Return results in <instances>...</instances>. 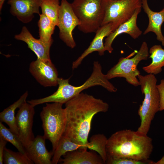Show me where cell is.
<instances>
[{"mask_svg":"<svg viewBox=\"0 0 164 164\" xmlns=\"http://www.w3.org/2000/svg\"><path fill=\"white\" fill-rule=\"evenodd\" d=\"M65 104L67 123L64 135L75 143L87 144L93 117L98 113L107 112L109 104L82 92Z\"/></svg>","mask_w":164,"mask_h":164,"instance_id":"6da1fadb","label":"cell"},{"mask_svg":"<svg viewBox=\"0 0 164 164\" xmlns=\"http://www.w3.org/2000/svg\"><path fill=\"white\" fill-rule=\"evenodd\" d=\"M153 148L152 139L147 135L125 129L115 132L108 139L106 149L107 158L145 161L149 159Z\"/></svg>","mask_w":164,"mask_h":164,"instance_id":"7a4b0ae2","label":"cell"},{"mask_svg":"<svg viewBox=\"0 0 164 164\" xmlns=\"http://www.w3.org/2000/svg\"><path fill=\"white\" fill-rule=\"evenodd\" d=\"M58 85L57 90L54 93L43 98L32 100V104L36 106L51 102L65 104L83 90L96 86H102L110 92L117 91V89L107 79L106 74L103 73L101 65L97 61L94 62L92 72L83 84L78 86H73L69 83V79L59 78Z\"/></svg>","mask_w":164,"mask_h":164,"instance_id":"3957f363","label":"cell"},{"mask_svg":"<svg viewBox=\"0 0 164 164\" xmlns=\"http://www.w3.org/2000/svg\"><path fill=\"white\" fill-rule=\"evenodd\" d=\"M144 98L138 111L141 120L140 125L137 131L144 135H147L151 122L156 113L159 111V94L157 87V79L152 74L137 77Z\"/></svg>","mask_w":164,"mask_h":164,"instance_id":"277c9868","label":"cell"},{"mask_svg":"<svg viewBox=\"0 0 164 164\" xmlns=\"http://www.w3.org/2000/svg\"><path fill=\"white\" fill-rule=\"evenodd\" d=\"M63 105L56 102L46 103L40 114L43 135L51 142L53 152L64 135L67 125V117Z\"/></svg>","mask_w":164,"mask_h":164,"instance_id":"5b68a950","label":"cell"},{"mask_svg":"<svg viewBox=\"0 0 164 164\" xmlns=\"http://www.w3.org/2000/svg\"><path fill=\"white\" fill-rule=\"evenodd\" d=\"M149 55L148 44L144 41L138 52L135 51L126 57L120 58L117 63L106 74L107 78L109 80L115 77H123L130 84L135 87L140 85L137 77L140 72L137 66L141 61L147 60Z\"/></svg>","mask_w":164,"mask_h":164,"instance_id":"8992f818","label":"cell"},{"mask_svg":"<svg viewBox=\"0 0 164 164\" xmlns=\"http://www.w3.org/2000/svg\"><path fill=\"white\" fill-rule=\"evenodd\" d=\"M102 0H73V10L80 20L78 29L84 33H95L101 26L104 13Z\"/></svg>","mask_w":164,"mask_h":164,"instance_id":"52a82bcc","label":"cell"},{"mask_svg":"<svg viewBox=\"0 0 164 164\" xmlns=\"http://www.w3.org/2000/svg\"><path fill=\"white\" fill-rule=\"evenodd\" d=\"M101 6L104 13L101 26L111 23L113 32L142 8V0H102Z\"/></svg>","mask_w":164,"mask_h":164,"instance_id":"ba28073f","label":"cell"},{"mask_svg":"<svg viewBox=\"0 0 164 164\" xmlns=\"http://www.w3.org/2000/svg\"><path fill=\"white\" fill-rule=\"evenodd\" d=\"M80 24V20L74 12L71 3L67 0H61L57 26L59 29V37L67 46L72 49L76 46L73 31Z\"/></svg>","mask_w":164,"mask_h":164,"instance_id":"9c48e42d","label":"cell"},{"mask_svg":"<svg viewBox=\"0 0 164 164\" xmlns=\"http://www.w3.org/2000/svg\"><path fill=\"white\" fill-rule=\"evenodd\" d=\"M19 108L15 124L19 136L26 149L35 138L32 130L35 110L34 107L26 102Z\"/></svg>","mask_w":164,"mask_h":164,"instance_id":"30bf717a","label":"cell"},{"mask_svg":"<svg viewBox=\"0 0 164 164\" xmlns=\"http://www.w3.org/2000/svg\"><path fill=\"white\" fill-rule=\"evenodd\" d=\"M29 71L40 85L45 87L58 85V73L51 60L37 58L30 63Z\"/></svg>","mask_w":164,"mask_h":164,"instance_id":"8fae6325","label":"cell"},{"mask_svg":"<svg viewBox=\"0 0 164 164\" xmlns=\"http://www.w3.org/2000/svg\"><path fill=\"white\" fill-rule=\"evenodd\" d=\"M43 0H8L10 5L11 13L22 22L27 23L31 21L34 14L39 15V8Z\"/></svg>","mask_w":164,"mask_h":164,"instance_id":"7c38bea8","label":"cell"},{"mask_svg":"<svg viewBox=\"0 0 164 164\" xmlns=\"http://www.w3.org/2000/svg\"><path fill=\"white\" fill-rule=\"evenodd\" d=\"M141 11V8L137 9L129 19L121 24L106 37L104 43L106 51L110 53H112L113 50L112 46L113 42L115 39L121 34L127 33L134 39L138 38L141 35L142 32L137 24L138 16Z\"/></svg>","mask_w":164,"mask_h":164,"instance_id":"4fadbf2b","label":"cell"},{"mask_svg":"<svg viewBox=\"0 0 164 164\" xmlns=\"http://www.w3.org/2000/svg\"><path fill=\"white\" fill-rule=\"evenodd\" d=\"M112 32V24L108 23L101 26L95 32V35L90 43L89 47L81 55L73 62L72 68H77L80 64L83 59L89 54L95 51H97L100 56L104 54L106 51L103 43V40Z\"/></svg>","mask_w":164,"mask_h":164,"instance_id":"5bb4252c","label":"cell"},{"mask_svg":"<svg viewBox=\"0 0 164 164\" xmlns=\"http://www.w3.org/2000/svg\"><path fill=\"white\" fill-rule=\"evenodd\" d=\"M82 148L67 152L59 162L62 164H103V159L96 151Z\"/></svg>","mask_w":164,"mask_h":164,"instance_id":"9a60e30c","label":"cell"},{"mask_svg":"<svg viewBox=\"0 0 164 164\" xmlns=\"http://www.w3.org/2000/svg\"><path fill=\"white\" fill-rule=\"evenodd\" d=\"M44 135H37L26 151L29 158L36 164H52L53 155L52 151L49 152L47 149Z\"/></svg>","mask_w":164,"mask_h":164,"instance_id":"2e32d148","label":"cell"},{"mask_svg":"<svg viewBox=\"0 0 164 164\" xmlns=\"http://www.w3.org/2000/svg\"><path fill=\"white\" fill-rule=\"evenodd\" d=\"M15 38L26 43L28 48L35 53L38 59L51 60L50 50L52 44L44 43L40 39L35 38L26 27L23 26L21 33L15 35Z\"/></svg>","mask_w":164,"mask_h":164,"instance_id":"e0dca14e","label":"cell"},{"mask_svg":"<svg viewBox=\"0 0 164 164\" xmlns=\"http://www.w3.org/2000/svg\"><path fill=\"white\" fill-rule=\"evenodd\" d=\"M142 7L147 14L149 19V23L143 34L150 32H154L156 35L158 40L161 42L164 46V36L161 31V26L164 22V7L159 12H154L150 8L147 0H142Z\"/></svg>","mask_w":164,"mask_h":164,"instance_id":"ac0fdd59","label":"cell"},{"mask_svg":"<svg viewBox=\"0 0 164 164\" xmlns=\"http://www.w3.org/2000/svg\"><path fill=\"white\" fill-rule=\"evenodd\" d=\"M28 95V91L26 92L16 101L4 109L0 113V120L1 122L6 123L9 128L19 136L18 132L15 124V112L22 104L26 102Z\"/></svg>","mask_w":164,"mask_h":164,"instance_id":"d6986e66","label":"cell"},{"mask_svg":"<svg viewBox=\"0 0 164 164\" xmlns=\"http://www.w3.org/2000/svg\"><path fill=\"white\" fill-rule=\"evenodd\" d=\"M82 148L90 149L91 148L90 143L89 142L86 145L77 144L72 141L65 135H63L53 152L52 160V164H57L59 163L60 159L67 152Z\"/></svg>","mask_w":164,"mask_h":164,"instance_id":"ffe728a7","label":"cell"},{"mask_svg":"<svg viewBox=\"0 0 164 164\" xmlns=\"http://www.w3.org/2000/svg\"><path fill=\"white\" fill-rule=\"evenodd\" d=\"M149 53L152 62L142 69L149 74L156 75L161 72L164 66V49L160 45H155L150 49Z\"/></svg>","mask_w":164,"mask_h":164,"instance_id":"44dd1931","label":"cell"},{"mask_svg":"<svg viewBox=\"0 0 164 164\" xmlns=\"http://www.w3.org/2000/svg\"><path fill=\"white\" fill-rule=\"evenodd\" d=\"M38 22L39 39L46 43L52 44L53 39L52 35L53 34L56 26L46 15L40 14Z\"/></svg>","mask_w":164,"mask_h":164,"instance_id":"7402d4cb","label":"cell"},{"mask_svg":"<svg viewBox=\"0 0 164 164\" xmlns=\"http://www.w3.org/2000/svg\"><path fill=\"white\" fill-rule=\"evenodd\" d=\"M60 4L59 0H43L40 5L42 13L57 26Z\"/></svg>","mask_w":164,"mask_h":164,"instance_id":"603a6c76","label":"cell"},{"mask_svg":"<svg viewBox=\"0 0 164 164\" xmlns=\"http://www.w3.org/2000/svg\"><path fill=\"white\" fill-rule=\"evenodd\" d=\"M0 136L12 144L19 151L27 155L26 149L19 136L9 128H6L1 121Z\"/></svg>","mask_w":164,"mask_h":164,"instance_id":"cb8c5ba5","label":"cell"},{"mask_svg":"<svg viewBox=\"0 0 164 164\" xmlns=\"http://www.w3.org/2000/svg\"><path fill=\"white\" fill-rule=\"evenodd\" d=\"M5 164H33L27 155L19 151L15 152L5 147L3 155Z\"/></svg>","mask_w":164,"mask_h":164,"instance_id":"d4e9b609","label":"cell"},{"mask_svg":"<svg viewBox=\"0 0 164 164\" xmlns=\"http://www.w3.org/2000/svg\"><path fill=\"white\" fill-rule=\"evenodd\" d=\"M155 162L149 159L145 161L137 160L127 158L113 159L107 158V164H154Z\"/></svg>","mask_w":164,"mask_h":164,"instance_id":"484cf974","label":"cell"},{"mask_svg":"<svg viewBox=\"0 0 164 164\" xmlns=\"http://www.w3.org/2000/svg\"><path fill=\"white\" fill-rule=\"evenodd\" d=\"M160 97L159 111L164 110V78L161 80L160 83L157 85Z\"/></svg>","mask_w":164,"mask_h":164,"instance_id":"4316f807","label":"cell"},{"mask_svg":"<svg viewBox=\"0 0 164 164\" xmlns=\"http://www.w3.org/2000/svg\"><path fill=\"white\" fill-rule=\"evenodd\" d=\"M7 141L0 136V164L3 163V155L5 149Z\"/></svg>","mask_w":164,"mask_h":164,"instance_id":"83f0119b","label":"cell"},{"mask_svg":"<svg viewBox=\"0 0 164 164\" xmlns=\"http://www.w3.org/2000/svg\"><path fill=\"white\" fill-rule=\"evenodd\" d=\"M154 164H164V155L159 161L155 162Z\"/></svg>","mask_w":164,"mask_h":164,"instance_id":"f1b7e54d","label":"cell"},{"mask_svg":"<svg viewBox=\"0 0 164 164\" xmlns=\"http://www.w3.org/2000/svg\"><path fill=\"white\" fill-rule=\"evenodd\" d=\"M6 0H0V10H2L3 5L5 1Z\"/></svg>","mask_w":164,"mask_h":164,"instance_id":"f546056e","label":"cell"},{"mask_svg":"<svg viewBox=\"0 0 164 164\" xmlns=\"http://www.w3.org/2000/svg\"></svg>","mask_w":164,"mask_h":164,"instance_id":"4dcf8cb0","label":"cell"}]
</instances>
